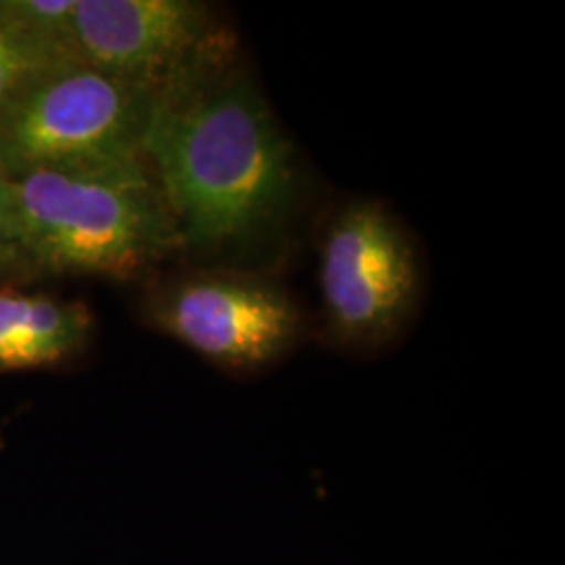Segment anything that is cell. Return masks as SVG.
Listing matches in <instances>:
<instances>
[{
	"mask_svg": "<svg viewBox=\"0 0 565 565\" xmlns=\"http://www.w3.org/2000/svg\"><path fill=\"white\" fill-rule=\"evenodd\" d=\"M0 30L49 57L78 63L76 0H0Z\"/></svg>",
	"mask_w": 565,
	"mask_h": 565,
	"instance_id": "ba28073f",
	"label": "cell"
},
{
	"mask_svg": "<svg viewBox=\"0 0 565 565\" xmlns=\"http://www.w3.org/2000/svg\"><path fill=\"white\" fill-rule=\"evenodd\" d=\"M9 181L30 273L128 281L184 247L145 160L46 168Z\"/></svg>",
	"mask_w": 565,
	"mask_h": 565,
	"instance_id": "7a4b0ae2",
	"label": "cell"
},
{
	"mask_svg": "<svg viewBox=\"0 0 565 565\" xmlns=\"http://www.w3.org/2000/svg\"><path fill=\"white\" fill-rule=\"evenodd\" d=\"M153 329L226 373L254 375L285 359L302 333L291 296L239 273H200L168 282L145 306Z\"/></svg>",
	"mask_w": 565,
	"mask_h": 565,
	"instance_id": "5b68a950",
	"label": "cell"
},
{
	"mask_svg": "<svg viewBox=\"0 0 565 565\" xmlns=\"http://www.w3.org/2000/svg\"><path fill=\"white\" fill-rule=\"evenodd\" d=\"M95 333L86 303L0 287V375L74 363Z\"/></svg>",
	"mask_w": 565,
	"mask_h": 565,
	"instance_id": "52a82bcc",
	"label": "cell"
},
{
	"mask_svg": "<svg viewBox=\"0 0 565 565\" xmlns=\"http://www.w3.org/2000/svg\"><path fill=\"white\" fill-rule=\"evenodd\" d=\"M142 158L182 245L239 252L270 237L300 195L294 147L252 78L228 55L158 97Z\"/></svg>",
	"mask_w": 565,
	"mask_h": 565,
	"instance_id": "6da1fadb",
	"label": "cell"
},
{
	"mask_svg": "<svg viewBox=\"0 0 565 565\" xmlns=\"http://www.w3.org/2000/svg\"><path fill=\"white\" fill-rule=\"evenodd\" d=\"M65 65L74 63L49 57L0 30V111L18 102L23 93H28L44 76Z\"/></svg>",
	"mask_w": 565,
	"mask_h": 565,
	"instance_id": "9c48e42d",
	"label": "cell"
},
{
	"mask_svg": "<svg viewBox=\"0 0 565 565\" xmlns=\"http://www.w3.org/2000/svg\"><path fill=\"white\" fill-rule=\"evenodd\" d=\"M158 95L86 63L65 65L0 111V172L145 160Z\"/></svg>",
	"mask_w": 565,
	"mask_h": 565,
	"instance_id": "3957f363",
	"label": "cell"
},
{
	"mask_svg": "<svg viewBox=\"0 0 565 565\" xmlns=\"http://www.w3.org/2000/svg\"><path fill=\"white\" fill-rule=\"evenodd\" d=\"M30 273L21 247L15 210L11 198V181L0 172V277Z\"/></svg>",
	"mask_w": 565,
	"mask_h": 565,
	"instance_id": "30bf717a",
	"label": "cell"
},
{
	"mask_svg": "<svg viewBox=\"0 0 565 565\" xmlns=\"http://www.w3.org/2000/svg\"><path fill=\"white\" fill-rule=\"evenodd\" d=\"M82 63L168 95L228 55L221 25L193 0H76Z\"/></svg>",
	"mask_w": 565,
	"mask_h": 565,
	"instance_id": "8992f818",
	"label": "cell"
},
{
	"mask_svg": "<svg viewBox=\"0 0 565 565\" xmlns=\"http://www.w3.org/2000/svg\"><path fill=\"white\" fill-rule=\"evenodd\" d=\"M319 282L333 338L350 348L394 340L419 300L415 245L382 205L359 202L329 224Z\"/></svg>",
	"mask_w": 565,
	"mask_h": 565,
	"instance_id": "277c9868",
	"label": "cell"
}]
</instances>
